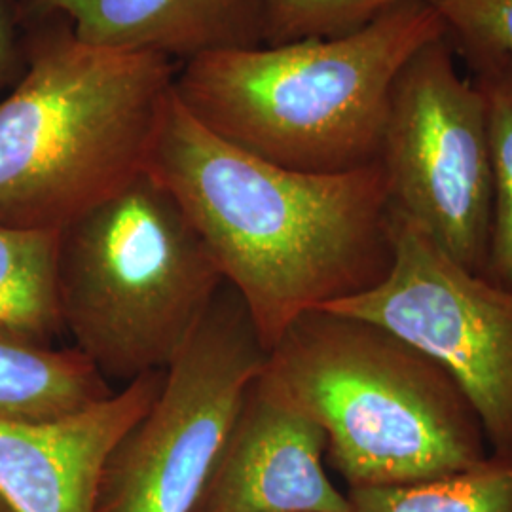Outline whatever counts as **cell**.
<instances>
[{"label":"cell","mask_w":512,"mask_h":512,"mask_svg":"<svg viewBox=\"0 0 512 512\" xmlns=\"http://www.w3.org/2000/svg\"><path fill=\"white\" fill-rule=\"evenodd\" d=\"M147 171L183 207L266 351L300 315L365 293L391 268L380 162L285 169L203 128L173 93Z\"/></svg>","instance_id":"1"},{"label":"cell","mask_w":512,"mask_h":512,"mask_svg":"<svg viewBox=\"0 0 512 512\" xmlns=\"http://www.w3.org/2000/svg\"><path fill=\"white\" fill-rule=\"evenodd\" d=\"M444 33L433 4L410 2L342 37L184 61L173 93L203 128L266 162L348 173L380 162L395 78Z\"/></svg>","instance_id":"2"},{"label":"cell","mask_w":512,"mask_h":512,"mask_svg":"<svg viewBox=\"0 0 512 512\" xmlns=\"http://www.w3.org/2000/svg\"><path fill=\"white\" fill-rule=\"evenodd\" d=\"M260 378L327 435L349 488L458 475L488 458L486 433L458 382L391 332L334 311L300 315Z\"/></svg>","instance_id":"3"},{"label":"cell","mask_w":512,"mask_h":512,"mask_svg":"<svg viewBox=\"0 0 512 512\" xmlns=\"http://www.w3.org/2000/svg\"><path fill=\"white\" fill-rule=\"evenodd\" d=\"M177 67L92 46L67 29L40 44L0 103V219L65 230L145 173Z\"/></svg>","instance_id":"4"},{"label":"cell","mask_w":512,"mask_h":512,"mask_svg":"<svg viewBox=\"0 0 512 512\" xmlns=\"http://www.w3.org/2000/svg\"><path fill=\"white\" fill-rule=\"evenodd\" d=\"M59 308L105 380L165 370L224 277L175 196L148 171L61 234Z\"/></svg>","instance_id":"5"},{"label":"cell","mask_w":512,"mask_h":512,"mask_svg":"<svg viewBox=\"0 0 512 512\" xmlns=\"http://www.w3.org/2000/svg\"><path fill=\"white\" fill-rule=\"evenodd\" d=\"M268 351L224 281L145 416L105 461L95 512H194L245 391Z\"/></svg>","instance_id":"6"},{"label":"cell","mask_w":512,"mask_h":512,"mask_svg":"<svg viewBox=\"0 0 512 512\" xmlns=\"http://www.w3.org/2000/svg\"><path fill=\"white\" fill-rule=\"evenodd\" d=\"M454 55L442 37L404 63L391 90L380 164L389 207L484 275L494 222L488 116Z\"/></svg>","instance_id":"7"},{"label":"cell","mask_w":512,"mask_h":512,"mask_svg":"<svg viewBox=\"0 0 512 512\" xmlns=\"http://www.w3.org/2000/svg\"><path fill=\"white\" fill-rule=\"evenodd\" d=\"M389 234L384 279L321 310L387 330L442 366L475 406L494 454H512V291L461 266L391 207Z\"/></svg>","instance_id":"8"},{"label":"cell","mask_w":512,"mask_h":512,"mask_svg":"<svg viewBox=\"0 0 512 512\" xmlns=\"http://www.w3.org/2000/svg\"><path fill=\"white\" fill-rule=\"evenodd\" d=\"M325 454L323 427L258 376L194 512H351L327 476Z\"/></svg>","instance_id":"9"},{"label":"cell","mask_w":512,"mask_h":512,"mask_svg":"<svg viewBox=\"0 0 512 512\" xmlns=\"http://www.w3.org/2000/svg\"><path fill=\"white\" fill-rule=\"evenodd\" d=\"M165 370L73 416L0 420V497L14 512H95L105 461L156 401Z\"/></svg>","instance_id":"10"},{"label":"cell","mask_w":512,"mask_h":512,"mask_svg":"<svg viewBox=\"0 0 512 512\" xmlns=\"http://www.w3.org/2000/svg\"><path fill=\"white\" fill-rule=\"evenodd\" d=\"M92 46L169 61L264 44L266 0H37Z\"/></svg>","instance_id":"11"},{"label":"cell","mask_w":512,"mask_h":512,"mask_svg":"<svg viewBox=\"0 0 512 512\" xmlns=\"http://www.w3.org/2000/svg\"><path fill=\"white\" fill-rule=\"evenodd\" d=\"M110 395L107 380L82 351L55 349L0 325V420H61Z\"/></svg>","instance_id":"12"},{"label":"cell","mask_w":512,"mask_h":512,"mask_svg":"<svg viewBox=\"0 0 512 512\" xmlns=\"http://www.w3.org/2000/svg\"><path fill=\"white\" fill-rule=\"evenodd\" d=\"M61 234L0 219V325L46 342L65 330L57 285Z\"/></svg>","instance_id":"13"},{"label":"cell","mask_w":512,"mask_h":512,"mask_svg":"<svg viewBox=\"0 0 512 512\" xmlns=\"http://www.w3.org/2000/svg\"><path fill=\"white\" fill-rule=\"evenodd\" d=\"M348 499L351 512H512V454L437 480L349 488Z\"/></svg>","instance_id":"14"},{"label":"cell","mask_w":512,"mask_h":512,"mask_svg":"<svg viewBox=\"0 0 512 512\" xmlns=\"http://www.w3.org/2000/svg\"><path fill=\"white\" fill-rule=\"evenodd\" d=\"M473 86L484 99L494 169V222L484 277L512 291V57H463Z\"/></svg>","instance_id":"15"},{"label":"cell","mask_w":512,"mask_h":512,"mask_svg":"<svg viewBox=\"0 0 512 512\" xmlns=\"http://www.w3.org/2000/svg\"><path fill=\"white\" fill-rule=\"evenodd\" d=\"M410 2L435 0H266L264 44L342 37Z\"/></svg>","instance_id":"16"},{"label":"cell","mask_w":512,"mask_h":512,"mask_svg":"<svg viewBox=\"0 0 512 512\" xmlns=\"http://www.w3.org/2000/svg\"><path fill=\"white\" fill-rule=\"evenodd\" d=\"M444 38L461 59L476 54L512 57V0H435Z\"/></svg>","instance_id":"17"},{"label":"cell","mask_w":512,"mask_h":512,"mask_svg":"<svg viewBox=\"0 0 512 512\" xmlns=\"http://www.w3.org/2000/svg\"><path fill=\"white\" fill-rule=\"evenodd\" d=\"M10 54H12V33H10V25H8V18L0 0V74L6 69L8 61H10Z\"/></svg>","instance_id":"18"},{"label":"cell","mask_w":512,"mask_h":512,"mask_svg":"<svg viewBox=\"0 0 512 512\" xmlns=\"http://www.w3.org/2000/svg\"><path fill=\"white\" fill-rule=\"evenodd\" d=\"M0 512H14L8 505H6V501L0 497Z\"/></svg>","instance_id":"19"}]
</instances>
